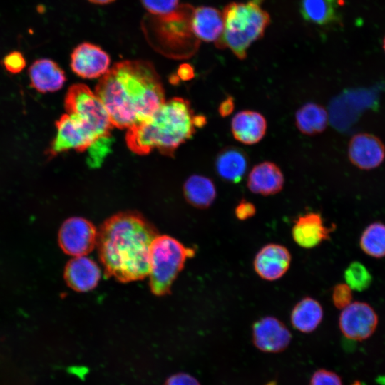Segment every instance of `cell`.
Instances as JSON below:
<instances>
[{
	"label": "cell",
	"instance_id": "cell-1",
	"mask_svg": "<svg viewBox=\"0 0 385 385\" xmlns=\"http://www.w3.org/2000/svg\"><path fill=\"white\" fill-rule=\"evenodd\" d=\"M113 126L130 127L149 118L165 101L163 86L153 65L143 60L116 63L97 84Z\"/></svg>",
	"mask_w": 385,
	"mask_h": 385
},
{
	"label": "cell",
	"instance_id": "cell-2",
	"mask_svg": "<svg viewBox=\"0 0 385 385\" xmlns=\"http://www.w3.org/2000/svg\"><path fill=\"white\" fill-rule=\"evenodd\" d=\"M158 235L155 227L137 212L108 218L98 231L96 242L106 276L121 282L148 276L151 244Z\"/></svg>",
	"mask_w": 385,
	"mask_h": 385
},
{
	"label": "cell",
	"instance_id": "cell-3",
	"mask_svg": "<svg viewBox=\"0 0 385 385\" xmlns=\"http://www.w3.org/2000/svg\"><path fill=\"white\" fill-rule=\"evenodd\" d=\"M190 103L182 98L165 101L147 120L128 129L125 140L130 150L146 155L154 150L172 156L195 133L197 125Z\"/></svg>",
	"mask_w": 385,
	"mask_h": 385
},
{
	"label": "cell",
	"instance_id": "cell-4",
	"mask_svg": "<svg viewBox=\"0 0 385 385\" xmlns=\"http://www.w3.org/2000/svg\"><path fill=\"white\" fill-rule=\"evenodd\" d=\"M222 14L224 30L215 45L220 48L228 47L239 59H245L250 46L263 36L270 17L252 1L230 3Z\"/></svg>",
	"mask_w": 385,
	"mask_h": 385
},
{
	"label": "cell",
	"instance_id": "cell-5",
	"mask_svg": "<svg viewBox=\"0 0 385 385\" xmlns=\"http://www.w3.org/2000/svg\"><path fill=\"white\" fill-rule=\"evenodd\" d=\"M195 252L170 236L158 235L150 247L148 275L152 292L157 296L168 294L186 260Z\"/></svg>",
	"mask_w": 385,
	"mask_h": 385
},
{
	"label": "cell",
	"instance_id": "cell-6",
	"mask_svg": "<svg viewBox=\"0 0 385 385\" xmlns=\"http://www.w3.org/2000/svg\"><path fill=\"white\" fill-rule=\"evenodd\" d=\"M67 113L86 123L98 137L111 135L113 127L110 116L101 100L86 85L71 86L65 97Z\"/></svg>",
	"mask_w": 385,
	"mask_h": 385
},
{
	"label": "cell",
	"instance_id": "cell-7",
	"mask_svg": "<svg viewBox=\"0 0 385 385\" xmlns=\"http://www.w3.org/2000/svg\"><path fill=\"white\" fill-rule=\"evenodd\" d=\"M56 135L48 149L50 156L70 150H86L98 137L92 128L75 115H62L56 123Z\"/></svg>",
	"mask_w": 385,
	"mask_h": 385
},
{
	"label": "cell",
	"instance_id": "cell-8",
	"mask_svg": "<svg viewBox=\"0 0 385 385\" xmlns=\"http://www.w3.org/2000/svg\"><path fill=\"white\" fill-rule=\"evenodd\" d=\"M98 231L89 220L72 217L63 222L58 235L61 250L71 256H84L96 245Z\"/></svg>",
	"mask_w": 385,
	"mask_h": 385
},
{
	"label": "cell",
	"instance_id": "cell-9",
	"mask_svg": "<svg viewBox=\"0 0 385 385\" xmlns=\"http://www.w3.org/2000/svg\"><path fill=\"white\" fill-rule=\"evenodd\" d=\"M375 98L369 91H349L344 92L330 103L329 120L338 130H346L363 111L373 104Z\"/></svg>",
	"mask_w": 385,
	"mask_h": 385
},
{
	"label": "cell",
	"instance_id": "cell-10",
	"mask_svg": "<svg viewBox=\"0 0 385 385\" xmlns=\"http://www.w3.org/2000/svg\"><path fill=\"white\" fill-rule=\"evenodd\" d=\"M378 316L368 303L354 302L344 308L339 317V326L342 334L352 340L361 341L375 332Z\"/></svg>",
	"mask_w": 385,
	"mask_h": 385
},
{
	"label": "cell",
	"instance_id": "cell-11",
	"mask_svg": "<svg viewBox=\"0 0 385 385\" xmlns=\"http://www.w3.org/2000/svg\"><path fill=\"white\" fill-rule=\"evenodd\" d=\"M252 342L262 351L278 353L290 344L292 334L287 326L272 316L263 317L257 320L252 327Z\"/></svg>",
	"mask_w": 385,
	"mask_h": 385
},
{
	"label": "cell",
	"instance_id": "cell-12",
	"mask_svg": "<svg viewBox=\"0 0 385 385\" xmlns=\"http://www.w3.org/2000/svg\"><path fill=\"white\" fill-rule=\"evenodd\" d=\"M111 58L101 47L83 42L71 55V68L77 76L86 79L103 76L109 70Z\"/></svg>",
	"mask_w": 385,
	"mask_h": 385
},
{
	"label": "cell",
	"instance_id": "cell-13",
	"mask_svg": "<svg viewBox=\"0 0 385 385\" xmlns=\"http://www.w3.org/2000/svg\"><path fill=\"white\" fill-rule=\"evenodd\" d=\"M291 261L292 255L285 246L269 243L262 247L255 255L253 267L261 279L275 281L287 273Z\"/></svg>",
	"mask_w": 385,
	"mask_h": 385
},
{
	"label": "cell",
	"instance_id": "cell-14",
	"mask_svg": "<svg viewBox=\"0 0 385 385\" xmlns=\"http://www.w3.org/2000/svg\"><path fill=\"white\" fill-rule=\"evenodd\" d=\"M348 156L351 163L361 170L379 166L385 159V145L376 136L360 133L349 140Z\"/></svg>",
	"mask_w": 385,
	"mask_h": 385
},
{
	"label": "cell",
	"instance_id": "cell-15",
	"mask_svg": "<svg viewBox=\"0 0 385 385\" xmlns=\"http://www.w3.org/2000/svg\"><path fill=\"white\" fill-rule=\"evenodd\" d=\"M333 230L324 225L319 213L312 212L299 216L294 221L292 237L299 247L311 249L329 240Z\"/></svg>",
	"mask_w": 385,
	"mask_h": 385
},
{
	"label": "cell",
	"instance_id": "cell-16",
	"mask_svg": "<svg viewBox=\"0 0 385 385\" xmlns=\"http://www.w3.org/2000/svg\"><path fill=\"white\" fill-rule=\"evenodd\" d=\"M63 277L67 285L72 289L85 292L97 286L101 279V270L91 259L77 256L66 264Z\"/></svg>",
	"mask_w": 385,
	"mask_h": 385
},
{
	"label": "cell",
	"instance_id": "cell-17",
	"mask_svg": "<svg viewBox=\"0 0 385 385\" xmlns=\"http://www.w3.org/2000/svg\"><path fill=\"white\" fill-rule=\"evenodd\" d=\"M284 184V178L281 169L270 161L255 165L248 174L247 180L248 189L255 194L263 196L279 192Z\"/></svg>",
	"mask_w": 385,
	"mask_h": 385
},
{
	"label": "cell",
	"instance_id": "cell-18",
	"mask_svg": "<svg viewBox=\"0 0 385 385\" xmlns=\"http://www.w3.org/2000/svg\"><path fill=\"white\" fill-rule=\"evenodd\" d=\"M267 127L264 115L251 110L239 111L233 116L230 123L234 138L247 145L259 143L264 138Z\"/></svg>",
	"mask_w": 385,
	"mask_h": 385
},
{
	"label": "cell",
	"instance_id": "cell-19",
	"mask_svg": "<svg viewBox=\"0 0 385 385\" xmlns=\"http://www.w3.org/2000/svg\"><path fill=\"white\" fill-rule=\"evenodd\" d=\"M31 86L41 93L54 92L64 85V71L53 60L41 58L35 61L29 69Z\"/></svg>",
	"mask_w": 385,
	"mask_h": 385
},
{
	"label": "cell",
	"instance_id": "cell-20",
	"mask_svg": "<svg viewBox=\"0 0 385 385\" xmlns=\"http://www.w3.org/2000/svg\"><path fill=\"white\" fill-rule=\"evenodd\" d=\"M191 26L193 34L198 39L216 43L223 33V14L213 7H197L193 10Z\"/></svg>",
	"mask_w": 385,
	"mask_h": 385
},
{
	"label": "cell",
	"instance_id": "cell-21",
	"mask_svg": "<svg viewBox=\"0 0 385 385\" xmlns=\"http://www.w3.org/2000/svg\"><path fill=\"white\" fill-rule=\"evenodd\" d=\"M249 165L246 153L238 147L222 149L215 160V170L219 177L230 183H238L245 176Z\"/></svg>",
	"mask_w": 385,
	"mask_h": 385
},
{
	"label": "cell",
	"instance_id": "cell-22",
	"mask_svg": "<svg viewBox=\"0 0 385 385\" xmlns=\"http://www.w3.org/2000/svg\"><path fill=\"white\" fill-rule=\"evenodd\" d=\"M343 0H301L299 11L307 22L331 26L341 22Z\"/></svg>",
	"mask_w": 385,
	"mask_h": 385
},
{
	"label": "cell",
	"instance_id": "cell-23",
	"mask_svg": "<svg viewBox=\"0 0 385 385\" xmlns=\"http://www.w3.org/2000/svg\"><path fill=\"white\" fill-rule=\"evenodd\" d=\"M323 315L321 304L312 297H306L294 306L290 322L295 329L303 333H310L320 324Z\"/></svg>",
	"mask_w": 385,
	"mask_h": 385
},
{
	"label": "cell",
	"instance_id": "cell-24",
	"mask_svg": "<svg viewBox=\"0 0 385 385\" xmlns=\"http://www.w3.org/2000/svg\"><path fill=\"white\" fill-rule=\"evenodd\" d=\"M183 193L189 204L200 209L209 207L217 196L214 182L201 175H193L186 180L183 185Z\"/></svg>",
	"mask_w": 385,
	"mask_h": 385
},
{
	"label": "cell",
	"instance_id": "cell-25",
	"mask_svg": "<svg viewBox=\"0 0 385 385\" xmlns=\"http://www.w3.org/2000/svg\"><path fill=\"white\" fill-rule=\"evenodd\" d=\"M329 122V115L320 104L309 102L302 106L295 113V124L304 135H314L322 133Z\"/></svg>",
	"mask_w": 385,
	"mask_h": 385
},
{
	"label": "cell",
	"instance_id": "cell-26",
	"mask_svg": "<svg viewBox=\"0 0 385 385\" xmlns=\"http://www.w3.org/2000/svg\"><path fill=\"white\" fill-rule=\"evenodd\" d=\"M359 245L364 252L371 257H385V224L375 222L369 225L361 233Z\"/></svg>",
	"mask_w": 385,
	"mask_h": 385
},
{
	"label": "cell",
	"instance_id": "cell-27",
	"mask_svg": "<svg viewBox=\"0 0 385 385\" xmlns=\"http://www.w3.org/2000/svg\"><path fill=\"white\" fill-rule=\"evenodd\" d=\"M346 284L352 289L361 292L371 284L372 276L368 269L360 262H352L344 271Z\"/></svg>",
	"mask_w": 385,
	"mask_h": 385
},
{
	"label": "cell",
	"instance_id": "cell-28",
	"mask_svg": "<svg viewBox=\"0 0 385 385\" xmlns=\"http://www.w3.org/2000/svg\"><path fill=\"white\" fill-rule=\"evenodd\" d=\"M113 141L111 135L98 138L86 150H88L87 163L91 168L100 167L106 157L111 150Z\"/></svg>",
	"mask_w": 385,
	"mask_h": 385
},
{
	"label": "cell",
	"instance_id": "cell-29",
	"mask_svg": "<svg viewBox=\"0 0 385 385\" xmlns=\"http://www.w3.org/2000/svg\"><path fill=\"white\" fill-rule=\"evenodd\" d=\"M144 8L152 14L165 16L178 9L179 0H140Z\"/></svg>",
	"mask_w": 385,
	"mask_h": 385
},
{
	"label": "cell",
	"instance_id": "cell-30",
	"mask_svg": "<svg viewBox=\"0 0 385 385\" xmlns=\"http://www.w3.org/2000/svg\"><path fill=\"white\" fill-rule=\"evenodd\" d=\"M332 300L334 307L343 309L351 303L352 289L346 283H338L332 289Z\"/></svg>",
	"mask_w": 385,
	"mask_h": 385
},
{
	"label": "cell",
	"instance_id": "cell-31",
	"mask_svg": "<svg viewBox=\"0 0 385 385\" xmlns=\"http://www.w3.org/2000/svg\"><path fill=\"white\" fill-rule=\"evenodd\" d=\"M26 59L19 51H11L2 61V64L7 71L11 73H20L26 66Z\"/></svg>",
	"mask_w": 385,
	"mask_h": 385
},
{
	"label": "cell",
	"instance_id": "cell-32",
	"mask_svg": "<svg viewBox=\"0 0 385 385\" xmlns=\"http://www.w3.org/2000/svg\"><path fill=\"white\" fill-rule=\"evenodd\" d=\"M309 385H342V384L339 376L334 372L319 369L313 374Z\"/></svg>",
	"mask_w": 385,
	"mask_h": 385
},
{
	"label": "cell",
	"instance_id": "cell-33",
	"mask_svg": "<svg viewBox=\"0 0 385 385\" xmlns=\"http://www.w3.org/2000/svg\"><path fill=\"white\" fill-rule=\"evenodd\" d=\"M235 215L239 220L245 221L252 217L256 213L255 205L245 200H240L235 207Z\"/></svg>",
	"mask_w": 385,
	"mask_h": 385
},
{
	"label": "cell",
	"instance_id": "cell-34",
	"mask_svg": "<svg viewBox=\"0 0 385 385\" xmlns=\"http://www.w3.org/2000/svg\"><path fill=\"white\" fill-rule=\"evenodd\" d=\"M165 385H200V384L192 376L180 372L168 377Z\"/></svg>",
	"mask_w": 385,
	"mask_h": 385
},
{
	"label": "cell",
	"instance_id": "cell-35",
	"mask_svg": "<svg viewBox=\"0 0 385 385\" xmlns=\"http://www.w3.org/2000/svg\"><path fill=\"white\" fill-rule=\"evenodd\" d=\"M235 109L234 98L227 96L218 106V113L222 118H225L232 113Z\"/></svg>",
	"mask_w": 385,
	"mask_h": 385
},
{
	"label": "cell",
	"instance_id": "cell-36",
	"mask_svg": "<svg viewBox=\"0 0 385 385\" xmlns=\"http://www.w3.org/2000/svg\"><path fill=\"white\" fill-rule=\"evenodd\" d=\"M179 76L185 80L192 78L194 76L192 68L189 65H183L179 70Z\"/></svg>",
	"mask_w": 385,
	"mask_h": 385
},
{
	"label": "cell",
	"instance_id": "cell-37",
	"mask_svg": "<svg viewBox=\"0 0 385 385\" xmlns=\"http://www.w3.org/2000/svg\"><path fill=\"white\" fill-rule=\"evenodd\" d=\"M88 1L96 4H107L111 3L114 0H88Z\"/></svg>",
	"mask_w": 385,
	"mask_h": 385
},
{
	"label": "cell",
	"instance_id": "cell-38",
	"mask_svg": "<svg viewBox=\"0 0 385 385\" xmlns=\"http://www.w3.org/2000/svg\"><path fill=\"white\" fill-rule=\"evenodd\" d=\"M382 46H383V49H384V51L385 52V36L384 37V39H383Z\"/></svg>",
	"mask_w": 385,
	"mask_h": 385
}]
</instances>
